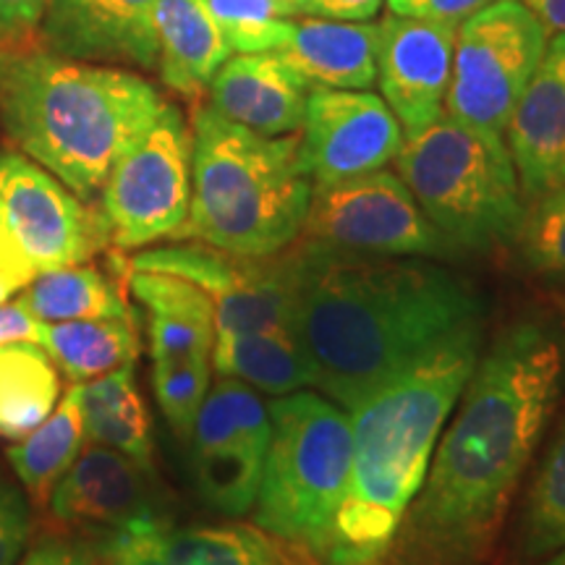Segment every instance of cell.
Instances as JSON below:
<instances>
[{
  "mask_svg": "<svg viewBox=\"0 0 565 565\" xmlns=\"http://www.w3.org/2000/svg\"><path fill=\"white\" fill-rule=\"evenodd\" d=\"M565 393V320L545 309L484 341L385 565H487Z\"/></svg>",
  "mask_w": 565,
  "mask_h": 565,
  "instance_id": "cell-1",
  "label": "cell"
},
{
  "mask_svg": "<svg viewBox=\"0 0 565 565\" xmlns=\"http://www.w3.org/2000/svg\"><path fill=\"white\" fill-rule=\"evenodd\" d=\"M288 254L294 328L317 387L345 412L487 324L477 282L440 259L374 257L307 238Z\"/></svg>",
  "mask_w": 565,
  "mask_h": 565,
  "instance_id": "cell-2",
  "label": "cell"
},
{
  "mask_svg": "<svg viewBox=\"0 0 565 565\" xmlns=\"http://www.w3.org/2000/svg\"><path fill=\"white\" fill-rule=\"evenodd\" d=\"M482 349L484 324L351 408V471L330 532L315 553L322 565H385Z\"/></svg>",
  "mask_w": 565,
  "mask_h": 565,
  "instance_id": "cell-3",
  "label": "cell"
},
{
  "mask_svg": "<svg viewBox=\"0 0 565 565\" xmlns=\"http://www.w3.org/2000/svg\"><path fill=\"white\" fill-rule=\"evenodd\" d=\"M166 100L131 71L55 53L0 58V124L21 154L79 200L103 192L116 160L158 121Z\"/></svg>",
  "mask_w": 565,
  "mask_h": 565,
  "instance_id": "cell-4",
  "label": "cell"
},
{
  "mask_svg": "<svg viewBox=\"0 0 565 565\" xmlns=\"http://www.w3.org/2000/svg\"><path fill=\"white\" fill-rule=\"evenodd\" d=\"M312 189L299 166V137H263L210 105L194 116L192 204L179 238L275 257L299 242Z\"/></svg>",
  "mask_w": 565,
  "mask_h": 565,
  "instance_id": "cell-5",
  "label": "cell"
},
{
  "mask_svg": "<svg viewBox=\"0 0 565 565\" xmlns=\"http://www.w3.org/2000/svg\"><path fill=\"white\" fill-rule=\"evenodd\" d=\"M393 162L429 223L458 252L515 244L526 202L505 137L443 116L406 137Z\"/></svg>",
  "mask_w": 565,
  "mask_h": 565,
  "instance_id": "cell-6",
  "label": "cell"
},
{
  "mask_svg": "<svg viewBox=\"0 0 565 565\" xmlns=\"http://www.w3.org/2000/svg\"><path fill=\"white\" fill-rule=\"evenodd\" d=\"M267 412L273 435L252 508L254 526L315 555L349 482L351 414L315 391L278 395Z\"/></svg>",
  "mask_w": 565,
  "mask_h": 565,
  "instance_id": "cell-7",
  "label": "cell"
},
{
  "mask_svg": "<svg viewBox=\"0 0 565 565\" xmlns=\"http://www.w3.org/2000/svg\"><path fill=\"white\" fill-rule=\"evenodd\" d=\"M550 32L521 0H492L458 24L445 116L505 137Z\"/></svg>",
  "mask_w": 565,
  "mask_h": 565,
  "instance_id": "cell-8",
  "label": "cell"
},
{
  "mask_svg": "<svg viewBox=\"0 0 565 565\" xmlns=\"http://www.w3.org/2000/svg\"><path fill=\"white\" fill-rule=\"evenodd\" d=\"M192 204V131L181 110L160 118L116 160L103 186V217L121 252L179 238Z\"/></svg>",
  "mask_w": 565,
  "mask_h": 565,
  "instance_id": "cell-9",
  "label": "cell"
},
{
  "mask_svg": "<svg viewBox=\"0 0 565 565\" xmlns=\"http://www.w3.org/2000/svg\"><path fill=\"white\" fill-rule=\"evenodd\" d=\"M301 233L307 242L374 257H424L440 263L461 257L429 223L401 175L387 168L315 186Z\"/></svg>",
  "mask_w": 565,
  "mask_h": 565,
  "instance_id": "cell-10",
  "label": "cell"
},
{
  "mask_svg": "<svg viewBox=\"0 0 565 565\" xmlns=\"http://www.w3.org/2000/svg\"><path fill=\"white\" fill-rule=\"evenodd\" d=\"M126 267L175 275L202 288L215 303L217 333L294 328L291 254L242 257L196 242L139 252Z\"/></svg>",
  "mask_w": 565,
  "mask_h": 565,
  "instance_id": "cell-11",
  "label": "cell"
},
{
  "mask_svg": "<svg viewBox=\"0 0 565 565\" xmlns=\"http://www.w3.org/2000/svg\"><path fill=\"white\" fill-rule=\"evenodd\" d=\"M270 435V412L259 393L221 374L204 395L189 437L194 482L204 503L225 515L252 513Z\"/></svg>",
  "mask_w": 565,
  "mask_h": 565,
  "instance_id": "cell-12",
  "label": "cell"
},
{
  "mask_svg": "<svg viewBox=\"0 0 565 565\" xmlns=\"http://www.w3.org/2000/svg\"><path fill=\"white\" fill-rule=\"evenodd\" d=\"M0 207L34 273L95 259L110 244L103 212L17 152H0Z\"/></svg>",
  "mask_w": 565,
  "mask_h": 565,
  "instance_id": "cell-13",
  "label": "cell"
},
{
  "mask_svg": "<svg viewBox=\"0 0 565 565\" xmlns=\"http://www.w3.org/2000/svg\"><path fill=\"white\" fill-rule=\"evenodd\" d=\"M406 134L387 103L370 89H312L303 108L299 166L312 186L383 171Z\"/></svg>",
  "mask_w": 565,
  "mask_h": 565,
  "instance_id": "cell-14",
  "label": "cell"
},
{
  "mask_svg": "<svg viewBox=\"0 0 565 565\" xmlns=\"http://www.w3.org/2000/svg\"><path fill=\"white\" fill-rule=\"evenodd\" d=\"M458 24L391 13L380 24L377 82L406 137L445 116Z\"/></svg>",
  "mask_w": 565,
  "mask_h": 565,
  "instance_id": "cell-15",
  "label": "cell"
},
{
  "mask_svg": "<svg viewBox=\"0 0 565 565\" xmlns=\"http://www.w3.org/2000/svg\"><path fill=\"white\" fill-rule=\"evenodd\" d=\"M505 137L526 204L565 186V32L550 38Z\"/></svg>",
  "mask_w": 565,
  "mask_h": 565,
  "instance_id": "cell-16",
  "label": "cell"
},
{
  "mask_svg": "<svg viewBox=\"0 0 565 565\" xmlns=\"http://www.w3.org/2000/svg\"><path fill=\"white\" fill-rule=\"evenodd\" d=\"M150 469L105 445L89 443L53 487L47 505L61 526L116 532L154 511Z\"/></svg>",
  "mask_w": 565,
  "mask_h": 565,
  "instance_id": "cell-17",
  "label": "cell"
},
{
  "mask_svg": "<svg viewBox=\"0 0 565 565\" xmlns=\"http://www.w3.org/2000/svg\"><path fill=\"white\" fill-rule=\"evenodd\" d=\"M160 0H47L40 26L55 55L71 61L158 63Z\"/></svg>",
  "mask_w": 565,
  "mask_h": 565,
  "instance_id": "cell-18",
  "label": "cell"
},
{
  "mask_svg": "<svg viewBox=\"0 0 565 565\" xmlns=\"http://www.w3.org/2000/svg\"><path fill=\"white\" fill-rule=\"evenodd\" d=\"M212 108L263 137L299 131L309 89L275 53H236L210 82Z\"/></svg>",
  "mask_w": 565,
  "mask_h": 565,
  "instance_id": "cell-19",
  "label": "cell"
},
{
  "mask_svg": "<svg viewBox=\"0 0 565 565\" xmlns=\"http://www.w3.org/2000/svg\"><path fill=\"white\" fill-rule=\"evenodd\" d=\"M380 24L307 17L273 51L309 89H370L377 82Z\"/></svg>",
  "mask_w": 565,
  "mask_h": 565,
  "instance_id": "cell-20",
  "label": "cell"
},
{
  "mask_svg": "<svg viewBox=\"0 0 565 565\" xmlns=\"http://www.w3.org/2000/svg\"><path fill=\"white\" fill-rule=\"evenodd\" d=\"M129 288L147 312L152 366L212 359L217 324L215 303L194 282L166 273L131 270Z\"/></svg>",
  "mask_w": 565,
  "mask_h": 565,
  "instance_id": "cell-21",
  "label": "cell"
},
{
  "mask_svg": "<svg viewBox=\"0 0 565 565\" xmlns=\"http://www.w3.org/2000/svg\"><path fill=\"white\" fill-rule=\"evenodd\" d=\"M154 40L162 82L194 97L210 87L233 51L212 17L207 0H160L154 9Z\"/></svg>",
  "mask_w": 565,
  "mask_h": 565,
  "instance_id": "cell-22",
  "label": "cell"
},
{
  "mask_svg": "<svg viewBox=\"0 0 565 565\" xmlns=\"http://www.w3.org/2000/svg\"><path fill=\"white\" fill-rule=\"evenodd\" d=\"M212 370L275 398L317 387L315 364L296 328L217 333Z\"/></svg>",
  "mask_w": 565,
  "mask_h": 565,
  "instance_id": "cell-23",
  "label": "cell"
},
{
  "mask_svg": "<svg viewBox=\"0 0 565 565\" xmlns=\"http://www.w3.org/2000/svg\"><path fill=\"white\" fill-rule=\"evenodd\" d=\"M84 437L152 469V419L141 398L134 364L76 385Z\"/></svg>",
  "mask_w": 565,
  "mask_h": 565,
  "instance_id": "cell-24",
  "label": "cell"
},
{
  "mask_svg": "<svg viewBox=\"0 0 565 565\" xmlns=\"http://www.w3.org/2000/svg\"><path fill=\"white\" fill-rule=\"evenodd\" d=\"M58 372L74 385L137 362L139 333L131 317H95V320L40 322V341Z\"/></svg>",
  "mask_w": 565,
  "mask_h": 565,
  "instance_id": "cell-25",
  "label": "cell"
},
{
  "mask_svg": "<svg viewBox=\"0 0 565 565\" xmlns=\"http://www.w3.org/2000/svg\"><path fill=\"white\" fill-rule=\"evenodd\" d=\"M19 303L38 322L131 317L129 301L108 273L95 265H71L38 273L19 291Z\"/></svg>",
  "mask_w": 565,
  "mask_h": 565,
  "instance_id": "cell-26",
  "label": "cell"
},
{
  "mask_svg": "<svg viewBox=\"0 0 565 565\" xmlns=\"http://www.w3.org/2000/svg\"><path fill=\"white\" fill-rule=\"evenodd\" d=\"M58 401L61 372L40 343L0 345V437H26Z\"/></svg>",
  "mask_w": 565,
  "mask_h": 565,
  "instance_id": "cell-27",
  "label": "cell"
},
{
  "mask_svg": "<svg viewBox=\"0 0 565 565\" xmlns=\"http://www.w3.org/2000/svg\"><path fill=\"white\" fill-rule=\"evenodd\" d=\"M84 440L87 437H84L79 393L74 385L38 429L6 450L11 469L17 471L34 503H47L53 487L82 454Z\"/></svg>",
  "mask_w": 565,
  "mask_h": 565,
  "instance_id": "cell-28",
  "label": "cell"
},
{
  "mask_svg": "<svg viewBox=\"0 0 565 565\" xmlns=\"http://www.w3.org/2000/svg\"><path fill=\"white\" fill-rule=\"evenodd\" d=\"M565 547V422L550 443L529 487L519 524V550L529 561H545Z\"/></svg>",
  "mask_w": 565,
  "mask_h": 565,
  "instance_id": "cell-29",
  "label": "cell"
},
{
  "mask_svg": "<svg viewBox=\"0 0 565 565\" xmlns=\"http://www.w3.org/2000/svg\"><path fill=\"white\" fill-rule=\"evenodd\" d=\"M168 550L173 565H286L282 540L254 524L171 529Z\"/></svg>",
  "mask_w": 565,
  "mask_h": 565,
  "instance_id": "cell-30",
  "label": "cell"
},
{
  "mask_svg": "<svg viewBox=\"0 0 565 565\" xmlns=\"http://www.w3.org/2000/svg\"><path fill=\"white\" fill-rule=\"evenodd\" d=\"M233 53H273L286 40L288 17L299 13L291 0H207Z\"/></svg>",
  "mask_w": 565,
  "mask_h": 565,
  "instance_id": "cell-31",
  "label": "cell"
},
{
  "mask_svg": "<svg viewBox=\"0 0 565 565\" xmlns=\"http://www.w3.org/2000/svg\"><path fill=\"white\" fill-rule=\"evenodd\" d=\"M515 246L534 275L565 280V186L526 204Z\"/></svg>",
  "mask_w": 565,
  "mask_h": 565,
  "instance_id": "cell-32",
  "label": "cell"
},
{
  "mask_svg": "<svg viewBox=\"0 0 565 565\" xmlns=\"http://www.w3.org/2000/svg\"><path fill=\"white\" fill-rule=\"evenodd\" d=\"M212 359L152 366V387L160 412L181 440L192 437L196 414L212 385Z\"/></svg>",
  "mask_w": 565,
  "mask_h": 565,
  "instance_id": "cell-33",
  "label": "cell"
},
{
  "mask_svg": "<svg viewBox=\"0 0 565 565\" xmlns=\"http://www.w3.org/2000/svg\"><path fill=\"white\" fill-rule=\"evenodd\" d=\"M171 526L160 519H139L116 532H108L97 565H173L168 550Z\"/></svg>",
  "mask_w": 565,
  "mask_h": 565,
  "instance_id": "cell-34",
  "label": "cell"
},
{
  "mask_svg": "<svg viewBox=\"0 0 565 565\" xmlns=\"http://www.w3.org/2000/svg\"><path fill=\"white\" fill-rule=\"evenodd\" d=\"M32 515L19 490L0 479V565H17L30 540Z\"/></svg>",
  "mask_w": 565,
  "mask_h": 565,
  "instance_id": "cell-35",
  "label": "cell"
},
{
  "mask_svg": "<svg viewBox=\"0 0 565 565\" xmlns=\"http://www.w3.org/2000/svg\"><path fill=\"white\" fill-rule=\"evenodd\" d=\"M492 0H387V9L395 17L412 19H433V21H450L461 24L471 13L484 9Z\"/></svg>",
  "mask_w": 565,
  "mask_h": 565,
  "instance_id": "cell-36",
  "label": "cell"
},
{
  "mask_svg": "<svg viewBox=\"0 0 565 565\" xmlns=\"http://www.w3.org/2000/svg\"><path fill=\"white\" fill-rule=\"evenodd\" d=\"M19 565H97V555L89 553L79 542L47 536L21 557Z\"/></svg>",
  "mask_w": 565,
  "mask_h": 565,
  "instance_id": "cell-37",
  "label": "cell"
},
{
  "mask_svg": "<svg viewBox=\"0 0 565 565\" xmlns=\"http://www.w3.org/2000/svg\"><path fill=\"white\" fill-rule=\"evenodd\" d=\"M383 9V0H299V13L333 21H370Z\"/></svg>",
  "mask_w": 565,
  "mask_h": 565,
  "instance_id": "cell-38",
  "label": "cell"
},
{
  "mask_svg": "<svg viewBox=\"0 0 565 565\" xmlns=\"http://www.w3.org/2000/svg\"><path fill=\"white\" fill-rule=\"evenodd\" d=\"M47 0H0V40L19 38L40 24Z\"/></svg>",
  "mask_w": 565,
  "mask_h": 565,
  "instance_id": "cell-39",
  "label": "cell"
},
{
  "mask_svg": "<svg viewBox=\"0 0 565 565\" xmlns=\"http://www.w3.org/2000/svg\"><path fill=\"white\" fill-rule=\"evenodd\" d=\"M40 322L17 301L0 303V345L38 343Z\"/></svg>",
  "mask_w": 565,
  "mask_h": 565,
  "instance_id": "cell-40",
  "label": "cell"
},
{
  "mask_svg": "<svg viewBox=\"0 0 565 565\" xmlns=\"http://www.w3.org/2000/svg\"><path fill=\"white\" fill-rule=\"evenodd\" d=\"M0 270L17 275V278H21L24 282H30L34 275H38L32 270L30 259L24 257V252H21L17 238H13L9 223H6L3 207H0Z\"/></svg>",
  "mask_w": 565,
  "mask_h": 565,
  "instance_id": "cell-41",
  "label": "cell"
},
{
  "mask_svg": "<svg viewBox=\"0 0 565 565\" xmlns=\"http://www.w3.org/2000/svg\"><path fill=\"white\" fill-rule=\"evenodd\" d=\"M521 3L534 11L550 34L565 32V0H521Z\"/></svg>",
  "mask_w": 565,
  "mask_h": 565,
  "instance_id": "cell-42",
  "label": "cell"
},
{
  "mask_svg": "<svg viewBox=\"0 0 565 565\" xmlns=\"http://www.w3.org/2000/svg\"><path fill=\"white\" fill-rule=\"evenodd\" d=\"M282 561H286V565H322L309 550L291 545V542H282Z\"/></svg>",
  "mask_w": 565,
  "mask_h": 565,
  "instance_id": "cell-43",
  "label": "cell"
},
{
  "mask_svg": "<svg viewBox=\"0 0 565 565\" xmlns=\"http://www.w3.org/2000/svg\"><path fill=\"white\" fill-rule=\"evenodd\" d=\"M24 286H26V282L21 280V278H17V275L0 270V303L11 301V296L19 294Z\"/></svg>",
  "mask_w": 565,
  "mask_h": 565,
  "instance_id": "cell-44",
  "label": "cell"
},
{
  "mask_svg": "<svg viewBox=\"0 0 565 565\" xmlns=\"http://www.w3.org/2000/svg\"><path fill=\"white\" fill-rule=\"evenodd\" d=\"M542 565H565V547L557 550V553H553V555H547Z\"/></svg>",
  "mask_w": 565,
  "mask_h": 565,
  "instance_id": "cell-45",
  "label": "cell"
},
{
  "mask_svg": "<svg viewBox=\"0 0 565 565\" xmlns=\"http://www.w3.org/2000/svg\"><path fill=\"white\" fill-rule=\"evenodd\" d=\"M291 3H296V6H299V0H291Z\"/></svg>",
  "mask_w": 565,
  "mask_h": 565,
  "instance_id": "cell-46",
  "label": "cell"
}]
</instances>
